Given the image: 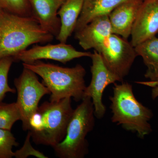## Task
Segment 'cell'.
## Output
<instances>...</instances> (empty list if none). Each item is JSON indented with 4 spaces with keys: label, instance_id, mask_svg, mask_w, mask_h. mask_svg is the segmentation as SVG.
Returning <instances> with one entry per match:
<instances>
[{
    "label": "cell",
    "instance_id": "ac0fdd59",
    "mask_svg": "<svg viewBox=\"0 0 158 158\" xmlns=\"http://www.w3.org/2000/svg\"><path fill=\"white\" fill-rule=\"evenodd\" d=\"M13 57H7L0 59V102L2 101L8 93H15L16 90L9 86L8 75L13 62Z\"/></svg>",
    "mask_w": 158,
    "mask_h": 158
},
{
    "label": "cell",
    "instance_id": "9a60e30c",
    "mask_svg": "<svg viewBox=\"0 0 158 158\" xmlns=\"http://www.w3.org/2000/svg\"><path fill=\"white\" fill-rule=\"evenodd\" d=\"M128 0H84L81 12L74 32L79 31L91 21L103 15H108L123 3Z\"/></svg>",
    "mask_w": 158,
    "mask_h": 158
},
{
    "label": "cell",
    "instance_id": "d6986e66",
    "mask_svg": "<svg viewBox=\"0 0 158 158\" xmlns=\"http://www.w3.org/2000/svg\"><path fill=\"white\" fill-rule=\"evenodd\" d=\"M19 144L11 131L0 129V158L14 157L12 148L17 147Z\"/></svg>",
    "mask_w": 158,
    "mask_h": 158
},
{
    "label": "cell",
    "instance_id": "8fae6325",
    "mask_svg": "<svg viewBox=\"0 0 158 158\" xmlns=\"http://www.w3.org/2000/svg\"><path fill=\"white\" fill-rule=\"evenodd\" d=\"M112 34L108 15L94 19L79 31L75 32V38L85 50H96Z\"/></svg>",
    "mask_w": 158,
    "mask_h": 158
},
{
    "label": "cell",
    "instance_id": "5b68a950",
    "mask_svg": "<svg viewBox=\"0 0 158 158\" xmlns=\"http://www.w3.org/2000/svg\"><path fill=\"white\" fill-rule=\"evenodd\" d=\"M94 108L90 98L85 97L73 110L63 140L53 147L60 158H84L89 152L86 137L95 126Z\"/></svg>",
    "mask_w": 158,
    "mask_h": 158
},
{
    "label": "cell",
    "instance_id": "3957f363",
    "mask_svg": "<svg viewBox=\"0 0 158 158\" xmlns=\"http://www.w3.org/2000/svg\"><path fill=\"white\" fill-rule=\"evenodd\" d=\"M71 98L45 102L38 107L29 122L34 143L53 147L63 140L73 109Z\"/></svg>",
    "mask_w": 158,
    "mask_h": 158
},
{
    "label": "cell",
    "instance_id": "4fadbf2b",
    "mask_svg": "<svg viewBox=\"0 0 158 158\" xmlns=\"http://www.w3.org/2000/svg\"><path fill=\"white\" fill-rule=\"evenodd\" d=\"M65 0H28L34 16L40 26L56 37L60 28L58 11Z\"/></svg>",
    "mask_w": 158,
    "mask_h": 158
},
{
    "label": "cell",
    "instance_id": "ffe728a7",
    "mask_svg": "<svg viewBox=\"0 0 158 158\" xmlns=\"http://www.w3.org/2000/svg\"><path fill=\"white\" fill-rule=\"evenodd\" d=\"M5 11L22 16H32L28 0H0Z\"/></svg>",
    "mask_w": 158,
    "mask_h": 158
},
{
    "label": "cell",
    "instance_id": "7402d4cb",
    "mask_svg": "<svg viewBox=\"0 0 158 158\" xmlns=\"http://www.w3.org/2000/svg\"><path fill=\"white\" fill-rule=\"evenodd\" d=\"M137 84L144 85L152 88L151 97L153 100L158 97V77L154 81H137Z\"/></svg>",
    "mask_w": 158,
    "mask_h": 158
},
{
    "label": "cell",
    "instance_id": "e0dca14e",
    "mask_svg": "<svg viewBox=\"0 0 158 158\" xmlns=\"http://www.w3.org/2000/svg\"><path fill=\"white\" fill-rule=\"evenodd\" d=\"M21 120V115L16 102H0V129L11 131L16 122Z\"/></svg>",
    "mask_w": 158,
    "mask_h": 158
},
{
    "label": "cell",
    "instance_id": "30bf717a",
    "mask_svg": "<svg viewBox=\"0 0 158 158\" xmlns=\"http://www.w3.org/2000/svg\"><path fill=\"white\" fill-rule=\"evenodd\" d=\"M158 33V0H144L133 25L131 44L135 47Z\"/></svg>",
    "mask_w": 158,
    "mask_h": 158
},
{
    "label": "cell",
    "instance_id": "7c38bea8",
    "mask_svg": "<svg viewBox=\"0 0 158 158\" xmlns=\"http://www.w3.org/2000/svg\"><path fill=\"white\" fill-rule=\"evenodd\" d=\"M144 0H128L108 15L112 34L125 39L131 36L134 23Z\"/></svg>",
    "mask_w": 158,
    "mask_h": 158
},
{
    "label": "cell",
    "instance_id": "52a82bcc",
    "mask_svg": "<svg viewBox=\"0 0 158 158\" xmlns=\"http://www.w3.org/2000/svg\"><path fill=\"white\" fill-rule=\"evenodd\" d=\"M105 65L120 80L129 73L138 56L135 47L127 40L112 34L96 50Z\"/></svg>",
    "mask_w": 158,
    "mask_h": 158
},
{
    "label": "cell",
    "instance_id": "ba28073f",
    "mask_svg": "<svg viewBox=\"0 0 158 158\" xmlns=\"http://www.w3.org/2000/svg\"><path fill=\"white\" fill-rule=\"evenodd\" d=\"M90 58L92 60V65L90 66L91 80L90 85L85 89L84 97H89L91 98L94 116L101 119L104 116L106 111L102 102L104 91L108 85L120 81L107 68L97 52L94 51Z\"/></svg>",
    "mask_w": 158,
    "mask_h": 158
},
{
    "label": "cell",
    "instance_id": "44dd1931",
    "mask_svg": "<svg viewBox=\"0 0 158 158\" xmlns=\"http://www.w3.org/2000/svg\"><path fill=\"white\" fill-rule=\"evenodd\" d=\"M31 134L28 131L24 143L22 147L14 152V157L16 158H27L30 156L36 157L38 158H48L44 154L35 149L31 143Z\"/></svg>",
    "mask_w": 158,
    "mask_h": 158
},
{
    "label": "cell",
    "instance_id": "277c9868",
    "mask_svg": "<svg viewBox=\"0 0 158 158\" xmlns=\"http://www.w3.org/2000/svg\"><path fill=\"white\" fill-rule=\"evenodd\" d=\"M113 90L110 97L112 122L144 139L152 131L149 123L153 116L152 111L136 99L132 86L128 82L114 83Z\"/></svg>",
    "mask_w": 158,
    "mask_h": 158
},
{
    "label": "cell",
    "instance_id": "6da1fadb",
    "mask_svg": "<svg viewBox=\"0 0 158 158\" xmlns=\"http://www.w3.org/2000/svg\"><path fill=\"white\" fill-rule=\"evenodd\" d=\"M54 36L33 16H22L4 11L0 16V59L14 57L29 46L46 43Z\"/></svg>",
    "mask_w": 158,
    "mask_h": 158
},
{
    "label": "cell",
    "instance_id": "2e32d148",
    "mask_svg": "<svg viewBox=\"0 0 158 158\" xmlns=\"http://www.w3.org/2000/svg\"><path fill=\"white\" fill-rule=\"evenodd\" d=\"M135 48L137 55L142 57L147 67L145 77L149 81L156 80L158 77V37H151Z\"/></svg>",
    "mask_w": 158,
    "mask_h": 158
},
{
    "label": "cell",
    "instance_id": "8992f818",
    "mask_svg": "<svg viewBox=\"0 0 158 158\" xmlns=\"http://www.w3.org/2000/svg\"><path fill=\"white\" fill-rule=\"evenodd\" d=\"M14 84L17 92L16 102L21 115L23 128L28 131L30 119L37 111L40 99L51 92L40 81L35 73L25 67L19 76L15 79Z\"/></svg>",
    "mask_w": 158,
    "mask_h": 158
},
{
    "label": "cell",
    "instance_id": "9c48e42d",
    "mask_svg": "<svg viewBox=\"0 0 158 158\" xmlns=\"http://www.w3.org/2000/svg\"><path fill=\"white\" fill-rule=\"evenodd\" d=\"M90 52H81L76 49L72 45L64 43L45 45H34L13 57L14 61L29 63L43 59L58 61L65 64L73 59L82 57H90Z\"/></svg>",
    "mask_w": 158,
    "mask_h": 158
},
{
    "label": "cell",
    "instance_id": "5bb4252c",
    "mask_svg": "<svg viewBox=\"0 0 158 158\" xmlns=\"http://www.w3.org/2000/svg\"><path fill=\"white\" fill-rule=\"evenodd\" d=\"M84 0H65L58 11L60 28L56 39L66 43L74 32L76 26L81 12Z\"/></svg>",
    "mask_w": 158,
    "mask_h": 158
},
{
    "label": "cell",
    "instance_id": "603a6c76",
    "mask_svg": "<svg viewBox=\"0 0 158 158\" xmlns=\"http://www.w3.org/2000/svg\"><path fill=\"white\" fill-rule=\"evenodd\" d=\"M4 11H5V10H4V9H3L2 7V6H1V4H0V16H1V14L2 13V12Z\"/></svg>",
    "mask_w": 158,
    "mask_h": 158
},
{
    "label": "cell",
    "instance_id": "7a4b0ae2",
    "mask_svg": "<svg viewBox=\"0 0 158 158\" xmlns=\"http://www.w3.org/2000/svg\"><path fill=\"white\" fill-rule=\"evenodd\" d=\"M42 79L43 84L50 91V101L59 102L66 98H73L76 102L84 98L86 86L85 68L80 64L74 67H64L41 60L32 63H23Z\"/></svg>",
    "mask_w": 158,
    "mask_h": 158
}]
</instances>
